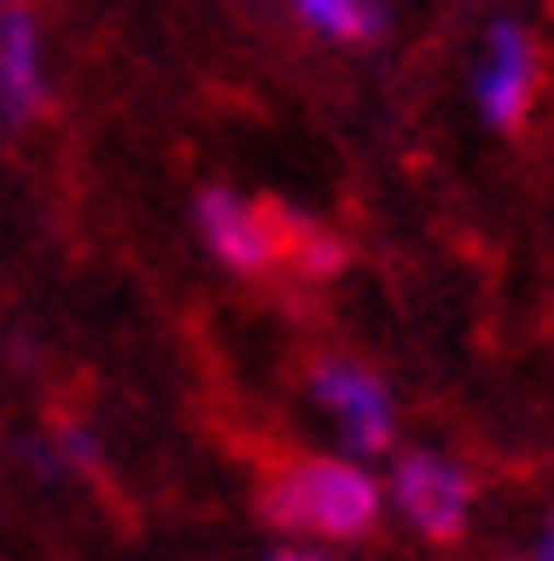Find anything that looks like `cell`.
Instances as JSON below:
<instances>
[{
  "label": "cell",
  "mask_w": 554,
  "mask_h": 561,
  "mask_svg": "<svg viewBox=\"0 0 554 561\" xmlns=\"http://www.w3.org/2000/svg\"><path fill=\"white\" fill-rule=\"evenodd\" d=\"M254 507L267 527L301 541H328V548H349V541H370L383 527V493L377 480L356 459L336 453H281L261 466V486H254Z\"/></svg>",
  "instance_id": "6da1fadb"
},
{
  "label": "cell",
  "mask_w": 554,
  "mask_h": 561,
  "mask_svg": "<svg viewBox=\"0 0 554 561\" xmlns=\"http://www.w3.org/2000/svg\"><path fill=\"white\" fill-rule=\"evenodd\" d=\"M301 377H309V398L336 417V438L356 459H391L397 453V398H391V383H383V370H370V363L349 356V350H315L301 363Z\"/></svg>",
  "instance_id": "7a4b0ae2"
},
{
  "label": "cell",
  "mask_w": 554,
  "mask_h": 561,
  "mask_svg": "<svg viewBox=\"0 0 554 561\" xmlns=\"http://www.w3.org/2000/svg\"><path fill=\"white\" fill-rule=\"evenodd\" d=\"M391 500H397V514L418 541L452 548V541H465V527H473L480 480L446 453H397L391 459Z\"/></svg>",
  "instance_id": "3957f363"
},
{
  "label": "cell",
  "mask_w": 554,
  "mask_h": 561,
  "mask_svg": "<svg viewBox=\"0 0 554 561\" xmlns=\"http://www.w3.org/2000/svg\"><path fill=\"white\" fill-rule=\"evenodd\" d=\"M192 219H199L212 261L227 267V274H240V280H274V247H267L261 199H246V192H233V185H199Z\"/></svg>",
  "instance_id": "277c9868"
},
{
  "label": "cell",
  "mask_w": 554,
  "mask_h": 561,
  "mask_svg": "<svg viewBox=\"0 0 554 561\" xmlns=\"http://www.w3.org/2000/svg\"><path fill=\"white\" fill-rule=\"evenodd\" d=\"M48 110V76H42V27L27 0H0V124L27 130Z\"/></svg>",
  "instance_id": "5b68a950"
},
{
  "label": "cell",
  "mask_w": 554,
  "mask_h": 561,
  "mask_svg": "<svg viewBox=\"0 0 554 561\" xmlns=\"http://www.w3.org/2000/svg\"><path fill=\"white\" fill-rule=\"evenodd\" d=\"M534 82H541V62H534V42L520 21H493L486 35V62H480V110L493 130H520L534 110Z\"/></svg>",
  "instance_id": "8992f818"
},
{
  "label": "cell",
  "mask_w": 554,
  "mask_h": 561,
  "mask_svg": "<svg viewBox=\"0 0 554 561\" xmlns=\"http://www.w3.org/2000/svg\"><path fill=\"white\" fill-rule=\"evenodd\" d=\"M295 21L315 27V35L336 42V48H370V42H383V27H391V8H383V0H295Z\"/></svg>",
  "instance_id": "52a82bcc"
},
{
  "label": "cell",
  "mask_w": 554,
  "mask_h": 561,
  "mask_svg": "<svg viewBox=\"0 0 554 561\" xmlns=\"http://www.w3.org/2000/svg\"><path fill=\"white\" fill-rule=\"evenodd\" d=\"M267 561H336V554H322V548H274Z\"/></svg>",
  "instance_id": "ba28073f"
},
{
  "label": "cell",
  "mask_w": 554,
  "mask_h": 561,
  "mask_svg": "<svg viewBox=\"0 0 554 561\" xmlns=\"http://www.w3.org/2000/svg\"><path fill=\"white\" fill-rule=\"evenodd\" d=\"M534 561H554V520L541 527V548H534Z\"/></svg>",
  "instance_id": "9c48e42d"
}]
</instances>
